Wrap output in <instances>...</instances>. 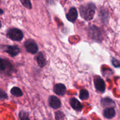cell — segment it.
Segmentation results:
<instances>
[{"label":"cell","mask_w":120,"mask_h":120,"mask_svg":"<svg viewBox=\"0 0 120 120\" xmlns=\"http://www.w3.org/2000/svg\"><path fill=\"white\" fill-rule=\"evenodd\" d=\"M96 7L94 4L89 3L80 7V13L83 18L87 21L92 20L95 14Z\"/></svg>","instance_id":"cell-1"},{"label":"cell","mask_w":120,"mask_h":120,"mask_svg":"<svg viewBox=\"0 0 120 120\" xmlns=\"http://www.w3.org/2000/svg\"><path fill=\"white\" fill-rule=\"evenodd\" d=\"M7 36L14 41H19L23 38V33L20 29L16 28H12L8 31Z\"/></svg>","instance_id":"cell-2"},{"label":"cell","mask_w":120,"mask_h":120,"mask_svg":"<svg viewBox=\"0 0 120 120\" xmlns=\"http://www.w3.org/2000/svg\"><path fill=\"white\" fill-rule=\"evenodd\" d=\"M25 47L27 51L31 54H35L38 51L37 44L32 40H28L24 44Z\"/></svg>","instance_id":"cell-3"},{"label":"cell","mask_w":120,"mask_h":120,"mask_svg":"<svg viewBox=\"0 0 120 120\" xmlns=\"http://www.w3.org/2000/svg\"><path fill=\"white\" fill-rule=\"evenodd\" d=\"M94 82L96 89L101 92H104L105 89V84L103 79L100 76H96L94 79Z\"/></svg>","instance_id":"cell-4"},{"label":"cell","mask_w":120,"mask_h":120,"mask_svg":"<svg viewBox=\"0 0 120 120\" xmlns=\"http://www.w3.org/2000/svg\"><path fill=\"white\" fill-rule=\"evenodd\" d=\"M77 16H78L77 11L75 7H72V8H70L69 12L66 15L67 19L71 22H74L77 20Z\"/></svg>","instance_id":"cell-5"},{"label":"cell","mask_w":120,"mask_h":120,"mask_svg":"<svg viewBox=\"0 0 120 120\" xmlns=\"http://www.w3.org/2000/svg\"><path fill=\"white\" fill-rule=\"evenodd\" d=\"M5 51L9 54L11 56H15L20 52V48L17 45L8 46L6 47Z\"/></svg>","instance_id":"cell-6"},{"label":"cell","mask_w":120,"mask_h":120,"mask_svg":"<svg viewBox=\"0 0 120 120\" xmlns=\"http://www.w3.org/2000/svg\"><path fill=\"white\" fill-rule=\"evenodd\" d=\"M1 69L2 71L9 72L12 69V65L9 61L7 60H1Z\"/></svg>","instance_id":"cell-7"},{"label":"cell","mask_w":120,"mask_h":120,"mask_svg":"<svg viewBox=\"0 0 120 120\" xmlns=\"http://www.w3.org/2000/svg\"><path fill=\"white\" fill-rule=\"evenodd\" d=\"M54 92L58 95H64L66 92V88L65 85L62 84H57L55 85L53 88Z\"/></svg>","instance_id":"cell-8"},{"label":"cell","mask_w":120,"mask_h":120,"mask_svg":"<svg viewBox=\"0 0 120 120\" xmlns=\"http://www.w3.org/2000/svg\"><path fill=\"white\" fill-rule=\"evenodd\" d=\"M116 111L114 107H107L103 111V115L107 119H112L116 116Z\"/></svg>","instance_id":"cell-9"},{"label":"cell","mask_w":120,"mask_h":120,"mask_svg":"<svg viewBox=\"0 0 120 120\" xmlns=\"http://www.w3.org/2000/svg\"><path fill=\"white\" fill-rule=\"evenodd\" d=\"M49 105L52 108L57 109L61 106V102L59 99L55 96H51L49 98Z\"/></svg>","instance_id":"cell-10"},{"label":"cell","mask_w":120,"mask_h":120,"mask_svg":"<svg viewBox=\"0 0 120 120\" xmlns=\"http://www.w3.org/2000/svg\"><path fill=\"white\" fill-rule=\"evenodd\" d=\"M70 105L71 107L77 111H81L83 109V105L82 104L75 98H72L70 100Z\"/></svg>","instance_id":"cell-11"},{"label":"cell","mask_w":120,"mask_h":120,"mask_svg":"<svg viewBox=\"0 0 120 120\" xmlns=\"http://www.w3.org/2000/svg\"><path fill=\"white\" fill-rule=\"evenodd\" d=\"M101 104L103 107H114L115 106V102L113 100L110 98H105L102 99L101 101Z\"/></svg>","instance_id":"cell-12"},{"label":"cell","mask_w":120,"mask_h":120,"mask_svg":"<svg viewBox=\"0 0 120 120\" xmlns=\"http://www.w3.org/2000/svg\"><path fill=\"white\" fill-rule=\"evenodd\" d=\"M36 61H37L38 65L41 68L45 67L46 64V61L44 55L42 52H39L38 54L37 57H36Z\"/></svg>","instance_id":"cell-13"},{"label":"cell","mask_w":120,"mask_h":120,"mask_svg":"<svg viewBox=\"0 0 120 120\" xmlns=\"http://www.w3.org/2000/svg\"><path fill=\"white\" fill-rule=\"evenodd\" d=\"M11 93L12 95L15 96H17V97H19V96H22V95H23V93H22L21 89L19 88L16 87H13L12 88L11 90Z\"/></svg>","instance_id":"cell-14"},{"label":"cell","mask_w":120,"mask_h":120,"mask_svg":"<svg viewBox=\"0 0 120 120\" xmlns=\"http://www.w3.org/2000/svg\"><path fill=\"white\" fill-rule=\"evenodd\" d=\"M79 97L82 100H87L89 98V93L88 91L85 89H81L80 91Z\"/></svg>","instance_id":"cell-15"},{"label":"cell","mask_w":120,"mask_h":120,"mask_svg":"<svg viewBox=\"0 0 120 120\" xmlns=\"http://www.w3.org/2000/svg\"><path fill=\"white\" fill-rule=\"evenodd\" d=\"M19 118L20 120H30L29 114L23 111H21L19 113Z\"/></svg>","instance_id":"cell-16"},{"label":"cell","mask_w":120,"mask_h":120,"mask_svg":"<svg viewBox=\"0 0 120 120\" xmlns=\"http://www.w3.org/2000/svg\"><path fill=\"white\" fill-rule=\"evenodd\" d=\"M21 3L25 7L28 9H31L32 8V4L30 2V0H20Z\"/></svg>","instance_id":"cell-17"},{"label":"cell","mask_w":120,"mask_h":120,"mask_svg":"<svg viewBox=\"0 0 120 120\" xmlns=\"http://www.w3.org/2000/svg\"><path fill=\"white\" fill-rule=\"evenodd\" d=\"M64 118V114L62 111H57L55 112V118L56 120H63Z\"/></svg>","instance_id":"cell-18"},{"label":"cell","mask_w":120,"mask_h":120,"mask_svg":"<svg viewBox=\"0 0 120 120\" xmlns=\"http://www.w3.org/2000/svg\"><path fill=\"white\" fill-rule=\"evenodd\" d=\"M112 63L115 67H120V61L116 58L112 59Z\"/></svg>","instance_id":"cell-19"},{"label":"cell","mask_w":120,"mask_h":120,"mask_svg":"<svg viewBox=\"0 0 120 120\" xmlns=\"http://www.w3.org/2000/svg\"><path fill=\"white\" fill-rule=\"evenodd\" d=\"M7 98V95L5 92H4L3 91H1V100H3V99Z\"/></svg>","instance_id":"cell-20"},{"label":"cell","mask_w":120,"mask_h":120,"mask_svg":"<svg viewBox=\"0 0 120 120\" xmlns=\"http://www.w3.org/2000/svg\"></svg>","instance_id":"cell-21"}]
</instances>
